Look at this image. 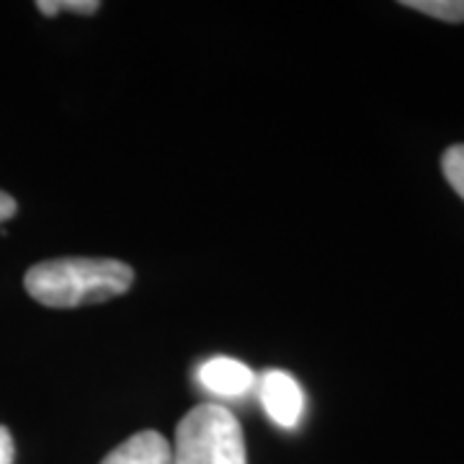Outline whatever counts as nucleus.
<instances>
[{
	"instance_id": "4",
	"label": "nucleus",
	"mask_w": 464,
	"mask_h": 464,
	"mask_svg": "<svg viewBox=\"0 0 464 464\" xmlns=\"http://www.w3.org/2000/svg\"><path fill=\"white\" fill-rule=\"evenodd\" d=\"M199 382L204 390L219 398H243L256 384L253 369L230 356H215L199 366Z\"/></svg>"
},
{
	"instance_id": "10",
	"label": "nucleus",
	"mask_w": 464,
	"mask_h": 464,
	"mask_svg": "<svg viewBox=\"0 0 464 464\" xmlns=\"http://www.w3.org/2000/svg\"><path fill=\"white\" fill-rule=\"evenodd\" d=\"M14 215H16V201H14V197H11V194L0 191V222L11 219Z\"/></svg>"
},
{
	"instance_id": "6",
	"label": "nucleus",
	"mask_w": 464,
	"mask_h": 464,
	"mask_svg": "<svg viewBox=\"0 0 464 464\" xmlns=\"http://www.w3.org/2000/svg\"><path fill=\"white\" fill-rule=\"evenodd\" d=\"M405 8L420 11L426 16L449 21V24H462L464 21V0H405Z\"/></svg>"
},
{
	"instance_id": "1",
	"label": "nucleus",
	"mask_w": 464,
	"mask_h": 464,
	"mask_svg": "<svg viewBox=\"0 0 464 464\" xmlns=\"http://www.w3.org/2000/svg\"><path fill=\"white\" fill-rule=\"evenodd\" d=\"M134 271L114 258H54L26 271V292L44 307H83L124 295Z\"/></svg>"
},
{
	"instance_id": "9",
	"label": "nucleus",
	"mask_w": 464,
	"mask_h": 464,
	"mask_svg": "<svg viewBox=\"0 0 464 464\" xmlns=\"http://www.w3.org/2000/svg\"><path fill=\"white\" fill-rule=\"evenodd\" d=\"M16 447H14V436L5 426H0V464H14Z\"/></svg>"
},
{
	"instance_id": "3",
	"label": "nucleus",
	"mask_w": 464,
	"mask_h": 464,
	"mask_svg": "<svg viewBox=\"0 0 464 464\" xmlns=\"http://www.w3.org/2000/svg\"><path fill=\"white\" fill-rule=\"evenodd\" d=\"M261 402L266 413L282 429H295L304 411V395L299 390L297 380L286 372H266L261 377Z\"/></svg>"
},
{
	"instance_id": "8",
	"label": "nucleus",
	"mask_w": 464,
	"mask_h": 464,
	"mask_svg": "<svg viewBox=\"0 0 464 464\" xmlns=\"http://www.w3.org/2000/svg\"><path fill=\"white\" fill-rule=\"evenodd\" d=\"M36 8L44 16H57L60 11H72V14H96L101 8L99 0H42Z\"/></svg>"
},
{
	"instance_id": "7",
	"label": "nucleus",
	"mask_w": 464,
	"mask_h": 464,
	"mask_svg": "<svg viewBox=\"0 0 464 464\" xmlns=\"http://www.w3.org/2000/svg\"><path fill=\"white\" fill-rule=\"evenodd\" d=\"M441 170L447 176L449 186L464 199V145H454L441 158Z\"/></svg>"
},
{
	"instance_id": "5",
	"label": "nucleus",
	"mask_w": 464,
	"mask_h": 464,
	"mask_svg": "<svg viewBox=\"0 0 464 464\" xmlns=\"http://www.w3.org/2000/svg\"><path fill=\"white\" fill-rule=\"evenodd\" d=\"M101 464H173V449L158 431H140L109 451Z\"/></svg>"
},
{
	"instance_id": "2",
	"label": "nucleus",
	"mask_w": 464,
	"mask_h": 464,
	"mask_svg": "<svg viewBox=\"0 0 464 464\" xmlns=\"http://www.w3.org/2000/svg\"><path fill=\"white\" fill-rule=\"evenodd\" d=\"M170 449L173 464H248L237 418L217 402L197 405L183 415Z\"/></svg>"
}]
</instances>
